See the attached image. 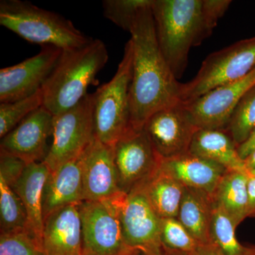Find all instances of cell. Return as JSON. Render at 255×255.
I'll return each instance as SVG.
<instances>
[{"label": "cell", "mask_w": 255, "mask_h": 255, "mask_svg": "<svg viewBox=\"0 0 255 255\" xmlns=\"http://www.w3.org/2000/svg\"><path fill=\"white\" fill-rule=\"evenodd\" d=\"M152 4L138 13L130 32L132 47L130 127L135 129L142 128L155 112L182 102V83L178 82L159 48Z\"/></svg>", "instance_id": "1"}, {"label": "cell", "mask_w": 255, "mask_h": 255, "mask_svg": "<svg viewBox=\"0 0 255 255\" xmlns=\"http://www.w3.org/2000/svg\"><path fill=\"white\" fill-rule=\"evenodd\" d=\"M230 0H152L156 36L164 59L177 79L187 68L193 47L209 38Z\"/></svg>", "instance_id": "2"}, {"label": "cell", "mask_w": 255, "mask_h": 255, "mask_svg": "<svg viewBox=\"0 0 255 255\" xmlns=\"http://www.w3.org/2000/svg\"><path fill=\"white\" fill-rule=\"evenodd\" d=\"M109 60L107 46L94 39L80 48L62 52L59 60L42 87L43 106L53 116L63 113L81 102L90 85Z\"/></svg>", "instance_id": "3"}, {"label": "cell", "mask_w": 255, "mask_h": 255, "mask_svg": "<svg viewBox=\"0 0 255 255\" xmlns=\"http://www.w3.org/2000/svg\"><path fill=\"white\" fill-rule=\"evenodd\" d=\"M0 24L30 43L63 51L92 40L68 18L22 0L0 1Z\"/></svg>", "instance_id": "4"}, {"label": "cell", "mask_w": 255, "mask_h": 255, "mask_svg": "<svg viewBox=\"0 0 255 255\" xmlns=\"http://www.w3.org/2000/svg\"><path fill=\"white\" fill-rule=\"evenodd\" d=\"M132 73V47L129 40L113 78L94 92L95 137L105 145L114 147L130 127Z\"/></svg>", "instance_id": "5"}, {"label": "cell", "mask_w": 255, "mask_h": 255, "mask_svg": "<svg viewBox=\"0 0 255 255\" xmlns=\"http://www.w3.org/2000/svg\"><path fill=\"white\" fill-rule=\"evenodd\" d=\"M255 68V36L214 52L195 77L182 84L181 101L190 102L225 84L244 78Z\"/></svg>", "instance_id": "6"}, {"label": "cell", "mask_w": 255, "mask_h": 255, "mask_svg": "<svg viewBox=\"0 0 255 255\" xmlns=\"http://www.w3.org/2000/svg\"><path fill=\"white\" fill-rule=\"evenodd\" d=\"M119 215L127 246L140 255H164L160 241L161 218L142 188L120 192L109 199Z\"/></svg>", "instance_id": "7"}, {"label": "cell", "mask_w": 255, "mask_h": 255, "mask_svg": "<svg viewBox=\"0 0 255 255\" xmlns=\"http://www.w3.org/2000/svg\"><path fill=\"white\" fill-rule=\"evenodd\" d=\"M95 97L88 94L78 105L54 116L53 142L43 162L50 172L82 155L95 140Z\"/></svg>", "instance_id": "8"}, {"label": "cell", "mask_w": 255, "mask_h": 255, "mask_svg": "<svg viewBox=\"0 0 255 255\" xmlns=\"http://www.w3.org/2000/svg\"><path fill=\"white\" fill-rule=\"evenodd\" d=\"M82 255H140L127 246L117 210L110 200L80 204Z\"/></svg>", "instance_id": "9"}, {"label": "cell", "mask_w": 255, "mask_h": 255, "mask_svg": "<svg viewBox=\"0 0 255 255\" xmlns=\"http://www.w3.org/2000/svg\"><path fill=\"white\" fill-rule=\"evenodd\" d=\"M121 191L128 193L142 185L159 169L161 158L144 130L129 127L114 146Z\"/></svg>", "instance_id": "10"}, {"label": "cell", "mask_w": 255, "mask_h": 255, "mask_svg": "<svg viewBox=\"0 0 255 255\" xmlns=\"http://www.w3.org/2000/svg\"><path fill=\"white\" fill-rule=\"evenodd\" d=\"M143 129L161 159L189 152L196 127L182 102L155 112Z\"/></svg>", "instance_id": "11"}, {"label": "cell", "mask_w": 255, "mask_h": 255, "mask_svg": "<svg viewBox=\"0 0 255 255\" xmlns=\"http://www.w3.org/2000/svg\"><path fill=\"white\" fill-rule=\"evenodd\" d=\"M63 50L43 46L38 54L0 70V103L14 102L39 91L59 60Z\"/></svg>", "instance_id": "12"}, {"label": "cell", "mask_w": 255, "mask_h": 255, "mask_svg": "<svg viewBox=\"0 0 255 255\" xmlns=\"http://www.w3.org/2000/svg\"><path fill=\"white\" fill-rule=\"evenodd\" d=\"M255 86V68L244 78L225 84L190 102H183L199 128L224 130L243 96Z\"/></svg>", "instance_id": "13"}, {"label": "cell", "mask_w": 255, "mask_h": 255, "mask_svg": "<svg viewBox=\"0 0 255 255\" xmlns=\"http://www.w3.org/2000/svg\"><path fill=\"white\" fill-rule=\"evenodd\" d=\"M53 119L54 116L42 106L1 137L0 152L27 164L44 160L49 150L47 140L53 133Z\"/></svg>", "instance_id": "14"}, {"label": "cell", "mask_w": 255, "mask_h": 255, "mask_svg": "<svg viewBox=\"0 0 255 255\" xmlns=\"http://www.w3.org/2000/svg\"><path fill=\"white\" fill-rule=\"evenodd\" d=\"M82 178L84 201H107L122 192L114 147L95 138L83 153Z\"/></svg>", "instance_id": "15"}, {"label": "cell", "mask_w": 255, "mask_h": 255, "mask_svg": "<svg viewBox=\"0 0 255 255\" xmlns=\"http://www.w3.org/2000/svg\"><path fill=\"white\" fill-rule=\"evenodd\" d=\"M80 204L60 208L44 219L41 242L46 255H82Z\"/></svg>", "instance_id": "16"}, {"label": "cell", "mask_w": 255, "mask_h": 255, "mask_svg": "<svg viewBox=\"0 0 255 255\" xmlns=\"http://www.w3.org/2000/svg\"><path fill=\"white\" fill-rule=\"evenodd\" d=\"M159 168L188 189L214 196L227 169L219 164L187 152L170 159H161Z\"/></svg>", "instance_id": "17"}, {"label": "cell", "mask_w": 255, "mask_h": 255, "mask_svg": "<svg viewBox=\"0 0 255 255\" xmlns=\"http://www.w3.org/2000/svg\"><path fill=\"white\" fill-rule=\"evenodd\" d=\"M83 153L50 172L43 189V219L55 210L84 201Z\"/></svg>", "instance_id": "18"}, {"label": "cell", "mask_w": 255, "mask_h": 255, "mask_svg": "<svg viewBox=\"0 0 255 255\" xmlns=\"http://www.w3.org/2000/svg\"><path fill=\"white\" fill-rule=\"evenodd\" d=\"M50 171L43 161L28 164L13 190L22 201L28 218V228L41 242L44 219L43 194Z\"/></svg>", "instance_id": "19"}, {"label": "cell", "mask_w": 255, "mask_h": 255, "mask_svg": "<svg viewBox=\"0 0 255 255\" xmlns=\"http://www.w3.org/2000/svg\"><path fill=\"white\" fill-rule=\"evenodd\" d=\"M189 152L219 164L227 170H247L244 160L238 154L237 146L224 130L198 129Z\"/></svg>", "instance_id": "20"}, {"label": "cell", "mask_w": 255, "mask_h": 255, "mask_svg": "<svg viewBox=\"0 0 255 255\" xmlns=\"http://www.w3.org/2000/svg\"><path fill=\"white\" fill-rule=\"evenodd\" d=\"M214 204V196L194 189H184L177 219L202 246L211 245L209 228Z\"/></svg>", "instance_id": "21"}, {"label": "cell", "mask_w": 255, "mask_h": 255, "mask_svg": "<svg viewBox=\"0 0 255 255\" xmlns=\"http://www.w3.org/2000/svg\"><path fill=\"white\" fill-rule=\"evenodd\" d=\"M139 187L161 219H177L185 189L177 179L159 167L156 173Z\"/></svg>", "instance_id": "22"}, {"label": "cell", "mask_w": 255, "mask_h": 255, "mask_svg": "<svg viewBox=\"0 0 255 255\" xmlns=\"http://www.w3.org/2000/svg\"><path fill=\"white\" fill-rule=\"evenodd\" d=\"M249 172L228 170L220 182L214 200L238 226L248 218Z\"/></svg>", "instance_id": "23"}, {"label": "cell", "mask_w": 255, "mask_h": 255, "mask_svg": "<svg viewBox=\"0 0 255 255\" xmlns=\"http://www.w3.org/2000/svg\"><path fill=\"white\" fill-rule=\"evenodd\" d=\"M235 224L229 215L214 200L210 222L209 238L211 245L224 255H243L245 246L236 238Z\"/></svg>", "instance_id": "24"}, {"label": "cell", "mask_w": 255, "mask_h": 255, "mask_svg": "<svg viewBox=\"0 0 255 255\" xmlns=\"http://www.w3.org/2000/svg\"><path fill=\"white\" fill-rule=\"evenodd\" d=\"M160 241L164 255H194L202 246L177 219H161Z\"/></svg>", "instance_id": "25"}, {"label": "cell", "mask_w": 255, "mask_h": 255, "mask_svg": "<svg viewBox=\"0 0 255 255\" xmlns=\"http://www.w3.org/2000/svg\"><path fill=\"white\" fill-rule=\"evenodd\" d=\"M0 227L1 233L28 230L27 214L22 201L12 188L1 178H0Z\"/></svg>", "instance_id": "26"}, {"label": "cell", "mask_w": 255, "mask_h": 255, "mask_svg": "<svg viewBox=\"0 0 255 255\" xmlns=\"http://www.w3.org/2000/svg\"><path fill=\"white\" fill-rule=\"evenodd\" d=\"M255 130V86L251 89L236 106L224 131L236 145L246 141Z\"/></svg>", "instance_id": "27"}, {"label": "cell", "mask_w": 255, "mask_h": 255, "mask_svg": "<svg viewBox=\"0 0 255 255\" xmlns=\"http://www.w3.org/2000/svg\"><path fill=\"white\" fill-rule=\"evenodd\" d=\"M42 106L43 99L41 90L21 100L0 103V137L9 133L23 119Z\"/></svg>", "instance_id": "28"}, {"label": "cell", "mask_w": 255, "mask_h": 255, "mask_svg": "<svg viewBox=\"0 0 255 255\" xmlns=\"http://www.w3.org/2000/svg\"><path fill=\"white\" fill-rule=\"evenodd\" d=\"M152 0H104L103 14L105 18L124 31H131L137 14Z\"/></svg>", "instance_id": "29"}, {"label": "cell", "mask_w": 255, "mask_h": 255, "mask_svg": "<svg viewBox=\"0 0 255 255\" xmlns=\"http://www.w3.org/2000/svg\"><path fill=\"white\" fill-rule=\"evenodd\" d=\"M0 255H46L41 242L28 229L1 233Z\"/></svg>", "instance_id": "30"}, {"label": "cell", "mask_w": 255, "mask_h": 255, "mask_svg": "<svg viewBox=\"0 0 255 255\" xmlns=\"http://www.w3.org/2000/svg\"><path fill=\"white\" fill-rule=\"evenodd\" d=\"M27 164L17 157L0 152V178L13 188L22 176Z\"/></svg>", "instance_id": "31"}, {"label": "cell", "mask_w": 255, "mask_h": 255, "mask_svg": "<svg viewBox=\"0 0 255 255\" xmlns=\"http://www.w3.org/2000/svg\"><path fill=\"white\" fill-rule=\"evenodd\" d=\"M248 217H255V176L249 172L248 184Z\"/></svg>", "instance_id": "32"}, {"label": "cell", "mask_w": 255, "mask_h": 255, "mask_svg": "<svg viewBox=\"0 0 255 255\" xmlns=\"http://www.w3.org/2000/svg\"><path fill=\"white\" fill-rule=\"evenodd\" d=\"M237 150L243 160L255 150V130L246 142L238 146Z\"/></svg>", "instance_id": "33"}, {"label": "cell", "mask_w": 255, "mask_h": 255, "mask_svg": "<svg viewBox=\"0 0 255 255\" xmlns=\"http://www.w3.org/2000/svg\"><path fill=\"white\" fill-rule=\"evenodd\" d=\"M194 255H224L213 245L202 246Z\"/></svg>", "instance_id": "34"}, {"label": "cell", "mask_w": 255, "mask_h": 255, "mask_svg": "<svg viewBox=\"0 0 255 255\" xmlns=\"http://www.w3.org/2000/svg\"><path fill=\"white\" fill-rule=\"evenodd\" d=\"M244 162L248 172L255 169V150L244 159Z\"/></svg>", "instance_id": "35"}, {"label": "cell", "mask_w": 255, "mask_h": 255, "mask_svg": "<svg viewBox=\"0 0 255 255\" xmlns=\"http://www.w3.org/2000/svg\"><path fill=\"white\" fill-rule=\"evenodd\" d=\"M243 255H255V246L245 247Z\"/></svg>", "instance_id": "36"}, {"label": "cell", "mask_w": 255, "mask_h": 255, "mask_svg": "<svg viewBox=\"0 0 255 255\" xmlns=\"http://www.w3.org/2000/svg\"><path fill=\"white\" fill-rule=\"evenodd\" d=\"M250 172V174H252V175L255 176V169H254V170L251 171V172Z\"/></svg>", "instance_id": "37"}]
</instances>
